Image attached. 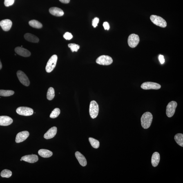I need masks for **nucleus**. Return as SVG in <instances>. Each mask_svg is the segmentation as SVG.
Returning <instances> with one entry per match:
<instances>
[{"mask_svg":"<svg viewBox=\"0 0 183 183\" xmlns=\"http://www.w3.org/2000/svg\"><path fill=\"white\" fill-rule=\"evenodd\" d=\"M15 51L16 53L22 57H28L31 55V52L29 50L22 47H16Z\"/></svg>","mask_w":183,"mask_h":183,"instance_id":"obj_12","label":"nucleus"},{"mask_svg":"<svg viewBox=\"0 0 183 183\" xmlns=\"http://www.w3.org/2000/svg\"><path fill=\"white\" fill-rule=\"evenodd\" d=\"M99 22V18L97 17H95L93 20L92 22V26H93L94 28H95L97 26Z\"/></svg>","mask_w":183,"mask_h":183,"instance_id":"obj_32","label":"nucleus"},{"mask_svg":"<svg viewBox=\"0 0 183 183\" xmlns=\"http://www.w3.org/2000/svg\"><path fill=\"white\" fill-rule=\"evenodd\" d=\"M25 39L30 42L37 43L39 42V39L37 36L32 34L27 33L24 35Z\"/></svg>","mask_w":183,"mask_h":183,"instance_id":"obj_20","label":"nucleus"},{"mask_svg":"<svg viewBox=\"0 0 183 183\" xmlns=\"http://www.w3.org/2000/svg\"><path fill=\"white\" fill-rule=\"evenodd\" d=\"M17 77L22 84L28 87L29 86L30 82L27 76L24 72L19 70L17 72Z\"/></svg>","mask_w":183,"mask_h":183,"instance_id":"obj_9","label":"nucleus"},{"mask_svg":"<svg viewBox=\"0 0 183 183\" xmlns=\"http://www.w3.org/2000/svg\"><path fill=\"white\" fill-rule=\"evenodd\" d=\"M141 87L144 90H158L160 89L161 86L160 85L156 83L146 82L143 83L141 85Z\"/></svg>","mask_w":183,"mask_h":183,"instance_id":"obj_10","label":"nucleus"},{"mask_svg":"<svg viewBox=\"0 0 183 183\" xmlns=\"http://www.w3.org/2000/svg\"><path fill=\"white\" fill-rule=\"evenodd\" d=\"M68 47L70 48L72 52H77L80 48L79 45L75 43H70L68 44Z\"/></svg>","mask_w":183,"mask_h":183,"instance_id":"obj_29","label":"nucleus"},{"mask_svg":"<svg viewBox=\"0 0 183 183\" xmlns=\"http://www.w3.org/2000/svg\"><path fill=\"white\" fill-rule=\"evenodd\" d=\"M49 12L52 15L56 16H63L64 15V13L61 9L57 7H52L49 9Z\"/></svg>","mask_w":183,"mask_h":183,"instance_id":"obj_17","label":"nucleus"},{"mask_svg":"<svg viewBox=\"0 0 183 183\" xmlns=\"http://www.w3.org/2000/svg\"><path fill=\"white\" fill-rule=\"evenodd\" d=\"M2 63L1 62V60H0V70L1 69H2Z\"/></svg>","mask_w":183,"mask_h":183,"instance_id":"obj_36","label":"nucleus"},{"mask_svg":"<svg viewBox=\"0 0 183 183\" xmlns=\"http://www.w3.org/2000/svg\"><path fill=\"white\" fill-rule=\"evenodd\" d=\"M153 115L149 112H146L144 113L141 118V126L144 129H147L151 126L152 120Z\"/></svg>","mask_w":183,"mask_h":183,"instance_id":"obj_1","label":"nucleus"},{"mask_svg":"<svg viewBox=\"0 0 183 183\" xmlns=\"http://www.w3.org/2000/svg\"><path fill=\"white\" fill-rule=\"evenodd\" d=\"M99 111V106L97 102L94 100L91 101L90 104L89 113L92 118H95L97 116Z\"/></svg>","mask_w":183,"mask_h":183,"instance_id":"obj_3","label":"nucleus"},{"mask_svg":"<svg viewBox=\"0 0 183 183\" xmlns=\"http://www.w3.org/2000/svg\"><path fill=\"white\" fill-rule=\"evenodd\" d=\"M21 161L22 160V159H21Z\"/></svg>","mask_w":183,"mask_h":183,"instance_id":"obj_37","label":"nucleus"},{"mask_svg":"<svg viewBox=\"0 0 183 183\" xmlns=\"http://www.w3.org/2000/svg\"><path fill=\"white\" fill-rule=\"evenodd\" d=\"M103 25L105 30H108L109 29L110 25L109 23L107 22H105L103 23Z\"/></svg>","mask_w":183,"mask_h":183,"instance_id":"obj_33","label":"nucleus"},{"mask_svg":"<svg viewBox=\"0 0 183 183\" xmlns=\"http://www.w3.org/2000/svg\"><path fill=\"white\" fill-rule=\"evenodd\" d=\"M57 56L56 55H54L52 56L49 59L46 67L47 72L50 73L54 69L57 65Z\"/></svg>","mask_w":183,"mask_h":183,"instance_id":"obj_4","label":"nucleus"},{"mask_svg":"<svg viewBox=\"0 0 183 183\" xmlns=\"http://www.w3.org/2000/svg\"><path fill=\"white\" fill-rule=\"evenodd\" d=\"M15 0H5L4 4L6 7L11 6L14 4Z\"/></svg>","mask_w":183,"mask_h":183,"instance_id":"obj_31","label":"nucleus"},{"mask_svg":"<svg viewBox=\"0 0 183 183\" xmlns=\"http://www.w3.org/2000/svg\"><path fill=\"white\" fill-rule=\"evenodd\" d=\"M14 92L13 91L9 90H0V96H9L13 95Z\"/></svg>","mask_w":183,"mask_h":183,"instance_id":"obj_25","label":"nucleus"},{"mask_svg":"<svg viewBox=\"0 0 183 183\" xmlns=\"http://www.w3.org/2000/svg\"><path fill=\"white\" fill-rule=\"evenodd\" d=\"M177 106V103L175 101L168 103L166 108V114L168 117H171L174 114Z\"/></svg>","mask_w":183,"mask_h":183,"instance_id":"obj_6","label":"nucleus"},{"mask_svg":"<svg viewBox=\"0 0 183 183\" xmlns=\"http://www.w3.org/2000/svg\"><path fill=\"white\" fill-rule=\"evenodd\" d=\"M139 41L140 39L138 35L132 34L128 37V45L131 48H134L138 44Z\"/></svg>","mask_w":183,"mask_h":183,"instance_id":"obj_7","label":"nucleus"},{"mask_svg":"<svg viewBox=\"0 0 183 183\" xmlns=\"http://www.w3.org/2000/svg\"><path fill=\"white\" fill-rule=\"evenodd\" d=\"M29 24L33 28L40 29L43 27V25L39 21L35 20H32L29 22Z\"/></svg>","mask_w":183,"mask_h":183,"instance_id":"obj_23","label":"nucleus"},{"mask_svg":"<svg viewBox=\"0 0 183 183\" xmlns=\"http://www.w3.org/2000/svg\"><path fill=\"white\" fill-rule=\"evenodd\" d=\"M150 19L154 24L156 26L165 28L167 26V23L164 19L160 16L156 15H152L150 16Z\"/></svg>","mask_w":183,"mask_h":183,"instance_id":"obj_2","label":"nucleus"},{"mask_svg":"<svg viewBox=\"0 0 183 183\" xmlns=\"http://www.w3.org/2000/svg\"><path fill=\"white\" fill-rule=\"evenodd\" d=\"M47 98L49 100H51L55 97V91L54 88L50 87L47 93Z\"/></svg>","mask_w":183,"mask_h":183,"instance_id":"obj_24","label":"nucleus"},{"mask_svg":"<svg viewBox=\"0 0 183 183\" xmlns=\"http://www.w3.org/2000/svg\"><path fill=\"white\" fill-rule=\"evenodd\" d=\"M175 140L179 146L183 147V134L182 133L176 134L175 136Z\"/></svg>","mask_w":183,"mask_h":183,"instance_id":"obj_22","label":"nucleus"},{"mask_svg":"<svg viewBox=\"0 0 183 183\" xmlns=\"http://www.w3.org/2000/svg\"><path fill=\"white\" fill-rule=\"evenodd\" d=\"M159 59L161 64H164L165 62V60L164 56L161 55H159Z\"/></svg>","mask_w":183,"mask_h":183,"instance_id":"obj_34","label":"nucleus"},{"mask_svg":"<svg viewBox=\"0 0 183 183\" xmlns=\"http://www.w3.org/2000/svg\"><path fill=\"white\" fill-rule=\"evenodd\" d=\"M29 135V133L27 131H23L19 132L16 135L15 141L16 143H19L26 140Z\"/></svg>","mask_w":183,"mask_h":183,"instance_id":"obj_11","label":"nucleus"},{"mask_svg":"<svg viewBox=\"0 0 183 183\" xmlns=\"http://www.w3.org/2000/svg\"><path fill=\"white\" fill-rule=\"evenodd\" d=\"M1 175L2 177L8 178L11 176L12 172L9 170L5 169L1 172Z\"/></svg>","mask_w":183,"mask_h":183,"instance_id":"obj_27","label":"nucleus"},{"mask_svg":"<svg viewBox=\"0 0 183 183\" xmlns=\"http://www.w3.org/2000/svg\"><path fill=\"white\" fill-rule=\"evenodd\" d=\"M39 155L43 158H49L52 156L53 153L49 150L46 149H41L38 152Z\"/></svg>","mask_w":183,"mask_h":183,"instance_id":"obj_21","label":"nucleus"},{"mask_svg":"<svg viewBox=\"0 0 183 183\" xmlns=\"http://www.w3.org/2000/svg\"><path fill=\"white\" fill-rule=\"evenodd\" d=\"M89 141L90 144L94 148H98L99 147L100 143L98 140L92 138L90 137L89 138Z\"/></svg>","mask_w":183,"mask_h":183,"instance_id":"obj_26","label":"nucleus"},{"mask_svg":"<svg viewBox=\"0 0 183 183\" xmlns=\"http://www.w3.org/2000/svg\"><path fill=\"white\" fill-rule=\"evenodd\" d=\"M13 122L12 119L8 116H0V126H8L11 124Z\"/></svg>","mask_w":183,"mask_h":183,"instance_id":"obj_14","label":"nucleus"},{"mask_svg":"<svg viewBox=\"0 0 183 183\" xmlns=\"http://www.w3.org/2000/svg\"><path fill=\"white\" fill-rule=\"evenodd\" d=\"M60 113V110L59 108H56L52 111L50 115V117L52 118H55L59 115Z\"/></svg>","mask_w":183,"mask_h":183,"instance_id":"obj_28","label":"nucleus"},{"mask_svg":"<svg viewBox=\"0 0 183 183\" xmlns=\"http://www.w3.org/2000/svg\"><path fill=\"white\" fill-rule=\"evenodd\" d=\"M21 159L23 160L30 163H35L39 160L37 156L33 154L25 156L22 157Z\"/></svg>","mask_w":183,"mask_h":183,"instance_id":"obj_15","label":"nucleus"},{"mask_svg":"<svg viewBox=\"0 0 183 183\" xmlns=\"http://www.w3.org/2000/svg\"><path fill=\"white\" fill-rule=\"evenodd\" d=\"M57 128L55 126L53 127L45 134L44 138L47 139H51L57 134Z\"/></svg>","mask_w":183,"mask_h":183,"instance_id":"obj_16","label":"nucleus"},{"mask_svg":"<svg viewBox=\"0 0 183 183\" xmlns=\"http://www.w3.org/2000/svg\"><path fill=\"white\" fill-rule=\"evenodd\" d=\"M160 160V154L158 152H155L152 155L151 158L152 165L154 167H156Z\"/></svg>","mask_w":183,"mask_h":183,"instance_id":"obj_19","label":"nucleus"},{"mask_svg":"<svg viewBox=\"0 0 183 183\" xmlns=\"http://www.w3.org/2000/svg\"><path fill=\"white\" fill-rule=\"evenodd\" d=\"M113 60L112 58L107 55H101L96 60V63L98 64L104 66H108L113 63Z\"/></svg>","mask_w":183,"mask_h":183,"instance_id":"obj_5","label":"nucleus"},{"mask_svg":"<svg viewBox=\"0 0 183 183\" xmlns=\"http://www.w3.org/2000/svg\"><path fill=\"white\" fill-rule=\"evenodd\" d=\"M61 3H68L70 2V0H59Z\"/></svg>","mask_w":183,"mask_h":183,"instance_id":"obj_35","label":"nucleus"},{"mask_svg":"<svg viewBox=\"0 0 183 183\" xmlns=\"http://www.w3.org/2000/svg\"><path fill=\"white\" fill-rule=\"evenodd\" d=\"M16 112L19 114L25 116H29L33 115V110L27 107H19L17 108Z\"/></svg>","mask_w":183,"mask_h":183,"instance_id":"obj_8","label":"nucleus"},{"mask_svg":"<svg viewBox=\"0 0 183 183\" xmlns=\"http://www.w3.org/2000/svg\"><path fill=\"white\" fill-rule=\"evenodd\" d=\"M73 37V36L72 34L69 32H66L63 35V37L65 39L68 40H70L72 39Z\"/></svg>","mask_w":183,"mask_h":183,"instance_id":"obj_30","label":"nucleus"},{"mask_svg":"<svg viewBox=\"0 0 183 183\" xmlns=\"http://www.w3.org/2000/svg\"><path fill=\"white\" fill-rule=\"evenodd\" d=\"M12 23L9 19H6L0 21V26L3 30L5 31H8L10 30L11 28Z\"/></svg>","mask_w":183,"mask_h":183,"instance_id":"obj_13","label":"nucleus"},{"mask_svg":"<svg viewBox=\"0 0 183 183\" xmlns=\"http://www.w3.org/2000/svg\"><path fill=\"white\" fill-rule=\"evenodd\" d=\"M75 156L78 160L81 166H85L87 165V162L86 159L84 155L79 152L77 151L75 153Z\"/></svg>","mask_w":183,"mask_h":183,"instance_id":"obj_18","label":"nucleus"}]
</instances>
